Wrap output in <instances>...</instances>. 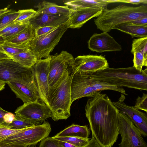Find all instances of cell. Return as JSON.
I'll list each match as a JSON object with an SVG mask.
<instances>
[{
	"instance_id": "cell-1",
	"label": "cell",
	"mask_w": 147,
	"mask_h": 147,
	"mask_svg": "<svg viewBox=\"0 0 147 147\" xmlns=\"http://www.w3.org/2000/svg\"><path fill=\"white\" fill-rule=\"evenodd\" d=\"M99 91L87 100L86 116L92 136L101 147H112L119 133V112L111 100Z\"/></svg>"
},
{
	"instance_id": "cell-2",
	"label": "cell",
	"mask_w": 147,
	"mask_h": 147,
	"mask_svg": "<svg viewBox=\"0 0 147 147\" xmlns=\"http://www.w3.org/2000/svg\"><path fill=\"white\" fill-rule=\"evenodd\" d=\"M93 79L118 87L147 90V68L140 72L134 66L125 68L108 67L89 73Z\"/></svg>"
},
{
	"instance_id": "cell-3",
	"label": "cell",
	"mask_w": 147,
	"mask_h": 147,
	"mask_svg": "<svg viewBox=\"0 0 147 147\" xmlns=\"http://www.w3.org/2000/svg\"><path fill=\"white\" fill-rule=\"evenodd\" d=\"M74 73L72 65L66 69L54 87L49 90V107L51 118L55 121L66 119L71 115V86Z\"/></svg>"
},
{
	"instance_id": "cell-4",
	"label": "cell",
	"mask_w": 147,
	"mask_h": 147,
	"mask_svg": "<svg viewBox=\"0 0 147 147\" xmlns=\"http://www.w3.org/2000/svg\"><path fill=\"white\" fill-rule=\"evenodd\" d=\"M145 17H147V5L133 7L121 4L102 11L94 22L97 28L107 32L115 26Z\"/></svg>"
},
{
	"instance_id": "cell-5",
	"label": "cell",
	"mask_w": 147,
	"mask_h": 147,
	"mask_svg": "<svg viewBox=\"0 0 147 147\" xmlns=\"http://www.w3.org/2000/svg\"><path fill=\"white\" fill-rule=\"evenodd\" d=\"M68 28L67 23L39 37H34L30 43L29 49L35 54L38 60L50 56V53L58 44Z\"/></svg>"
},
{
	"instance_id": "cell-6",
	"label": "cell",
	"mask_w": 147,
	"mask_h": 147,
	"mask_svg": "<svg viewBox=\"0 0 147 147\" xmlns=\"http://www.w3.org/2000/svg\"><path fill=\"white\" fill-rule=\"evenodd\" d=\"M51 131L50 124L48 121H45L42 124L25 128L1 142L5 143L18 144L27 146H32L48 137Z\"/></svg>"
},
{
	"instance_id": "cell-7",
	"label": "cell",
	"mask_w": 147,
	"mask_h": 147,
	"mask_svg": "<svg viewBox=\"0 0 147 147\" xmlns=\"http://www.w3.org/2000/svg\"><path fill=\"white\" fill-rule=\"evenodd\" d=\"M0 80L6 83H25L33 80L32 68L24 67L11 59L0 60Z\"/></svg>"
},
{
	"instance_id": "cell-8",
	"label": "cell",
	"mask_w": 147,
	"mask_h": 147,
	"mask_svg": "<svg viewBox=\"0 0 147 147\" xmlns=\"http://www.w3.org/2000/svg\"><path fill=\"white\" fill-rule=\"evenodd\" d=\"M119 133L121 141L119 147H147L139 130L125 114L119 112Z\"/></svg>"
},
{
	"instance_id": "cell-9",
	"label": "cell",
	"mask_w": 147,
	"mask_h": 147,
	"mask_svg": "<svg viewBox=\"0 0 147 147\" xmlns=\"http://www.w3.org/2000/svg\"><path fill=\"white\" fill-rule=\"evenodd\" d=\"M50 56L38 60L32 67L33 80L40 100L49 107L48 98L49 90L48 77Z\"/></svg>"
},
{
	"instance_id": "cell-10",
	"label": "cell",
	"mask_w": 147,
	"mask_h": 147,
	"mask_svg": "<svg viewBox=\"0 0 147 147\" xmlns=\"http://www.w3.org/2000/svg\"><path fill=\"white\" fill-rule=\"evenodd\" d=\"M74 59L71 54L64 51L59 54L57 53L50 56L48 77L49 90L54 87L66 69L73 65Z\"/></svg>"
},
{
	"instance_id": "cell-11",
	"label": "cell",
	"mask_w": 147,
	"mask_h": 147,
	"mask_svg": "<svg viewBox=\"0 0 147 147\" xmlns=\"http://www.w3.org/2000/svg\"><path fill=\"white\" fill-rule=\"evenodd\" d=\"M15 113L38 124L52 116L50 109L47 105L37 101L24 103Z\"/></svg>"
},
{
	"instance_id": "cell-12",
	"label": "cell",
	"mask_w": 147,
	"mask_h": 147,
	"mask_svg": "<svg viewBox=\"0 0 147 147\" xmlns=\"http://www.w3.org/2000/svg\"><path fill=\"white\" fill-rule=\"evenodd\" d=\"M73 67L76 72L93 73L109 67L107 60L101 55H80L74 58Z\"/></svg>"
},
{
	"instance_id": "cell-13",
	"label": "cell",
	"mask_w": 147,
	"mask_h": 147,
	"mask_svg": "<svg viewBox=\"0 0 147 147\" xmlns=\"http://www.w3.org/2000/svg\"><path fill=\"white\" fill-rule=\"evenodd\" d=\"M98 92L95 91L92 88L89 73L80 72L74 73L71 86V104L78 99L92 96Z\"/></svg>"
},
{
	"instance_id": "cell-14",
	"label": "cell",
	"mask_w": 147,
	"mask_h": 147,
	"mask_svg": "<svg viewBox=\"0 0 147 147\" xmlns=\"http://www.w3.org/2000/svg\"><path fill=\"white\" fill-rule=\"evenodd\" d=\"M88 47L93 51L99 53L120 51L121 46L107 32L94 34L88 42Z\"/></svg>"
},
{
	"instance_id": "cell-15",
	"label": "cell",
	"mask_w": 147,
	"mask_h": 147,
	"mask_svg": "<svg viewBox=\"0 0 147 147\" xmlns=\"http://www.w3.org/2000/svg\"><path fill=\"white\" fill-rule=\"evenodd\" d=\"M119 112L126 115L139 130L142 136H147V115L120 101L113 102Z\"/></svg>"
},
{
	"instance_id": "cell-16",
	"label": "cell",
	"mask_w": 147,
	"mask_h": 147,
	"mask_svg": "<svg viewBox=\"0 0 147 147\" xmlns=\"http://www.w3.org/2000/svg\"><path fill=\"white\" fill-rule=\"evenodd\" d=\"M73 10L67 22L68 28H79L88 20L97 17L102 12V9L96 6Z\"/></svg>"
},
{
	"instance_id": "cell-17",
	"label": "cell",
	"mask_w": 147,
	"mask_h": 147,
	"mask_svg": "<svg viewBox=\"0 0 147 147\" xmlns=\"http://www.w3.org/2000/svg\"><path fill=\"white\" fill-rule=\"evenodd\" d=\"M7 84L17 98L21 99L24 103L38 102L40 99L33 80L22 84L16 82H7Z\"/></svg>"
},
{
	"instance_id": "cell-18",
	"label": "cell",
	"mask_w": 147,
	"mask_h": 147,
	"mask_svg": "<svg viewBox=\"0 0 147 147\" xmlns=\"http://www.w3.org/2000/svg\"><path fill=\"white\" fill-rule=\"evenodd\" d=\"M70 14L50 15L36 13L30 20V24L34 30L44 26L57 27L67 23Z\"/></svg>"
},
{
	"instance_id": "cell-19",
	"label": "cell",
	"mask_w": 147,
	"mask_h": 147,
	"mask_svg": "<svg viewBox=\"0 0 147 147\" xmlns=\"http://www.w3.org/2000/svg\"><path fill=\"white\" fill-rule=\"evenodd\" d=\"M37 13L50 15H67L70 14L73 10L66 6H61L46 1L40 2L36 5Z\"/></svg>"
},
{
	"instance_id": "cell-20",
	"label": "cell",
	"mask_w": 147,
	"mask_h": 147,
	"mask_svg": "<svg viewBox=\"0 0 147 147\" xmlns=\"http://www.w3.org/2000/svg\"><path fill=\"white\" fill-rule=\"evenodd\" d=\"M90 134V129L86 125L73 124L58 133L54 137H74L88 139Z\"/></svg>"
},
{
	"instance_id": "cell-21",
	"label": "cell",
	"mask_w": 147,
	"mask_h": 147,
	"mask_svg": "<svg viewBox=\"0 0 147 147\" xmlns=\"http://www.w3.org/2000/svg\"><path fill=\"white\" fill-rule=\"evenodd\" d=\"M130 35L132 38L147 37V26L134 24L129 22L115 26L113 28Z\"/></svg>"
},
{
	"instance_id": "cell-22",
	"label": "cell",
	"mask_w": 147,
	"mask_h": 147,
	"mask_svg": "<svg viewBox=\"0 0 147 147\" xmlns=\"http://www.w3.org/2000/svg\"><path fill=\"white\" fill-rule=\"evenodd\" d=\"M64 4L72 9L96 6L103 11L107 9V7L109 3L107 0H74L65 1Z\"/></svg>"
},
{
	"instance_id": "cell-23",
	"label": "cell",
	"mask_w": 147,
	"mask_h": 147,
	"mask_svg": "<svg viewBox=\"0 0 147 147\" xmlns=\"http://www.w3.org/2000/svg\"><path fill=\"white\" fill-rule=\"evenodd\" d=\"M10 58L21 65L28 68H32L38 60L35 54L29 48Z\"/></svg>"
},
{
	"instance_id": "cell-24",
	"label": "cell",
	"mask_w": 147,
	"mask_h": 147,
	"mask_svg": "<svg viewBox=\"0 0 147 147\" xmlns=\"http://www.w3.org/2000/svg\"><path fill=\"white\" fill-rule=\"evenodd\" d=\"M34 37V30L30 24L27 28L16 36L7 40L3 41L13 44L30 45Z\"/></svg>"
},
{
	"instance_id": "cell-25",
	"label": "cell",
	"mask_w": 147,
	"mask_h": 147,
	"mask_svg": "<svg viewBox=\"0 0 147 147\" xmlns=\"http://www.w3.org/2000/svg\"><path fill=\"white\" fill-rule=\"evenodd\" d=\"M89 75L90 78L91 86L95 91L98 92L105 90H110L119 92L124 95H128L123 88L118 87L104 82L93 79L91 78L90 74Z\"/></svg>"
},
{
	"instance_id": "cell-26",
	"label": "cell",
	"mask_w": 147,
	"mask_h": 147,
	"mask_svg": "<svg viewBox=\"0 0 147 147\" xmlns=\"http://www.w3.org/2000/svg\"><path fill=\"white\" fill-rule=\"evenodd\" d=\"M38 124L18 114H16L15 118L10 124L5 126L13 129H21L30 127Z\"/></svg>"
},
{
	"instance_id": "cell-27",
	"label": "cell",
	"mask_w": 147,
	"mask_h": 147,
	"mask_svg": "<svg viewBox=\"0 0 147 147\" xmlns=\"http://www.w3.org/2000/svg\"><path fill=\"white\" fill-rule=\"evenodd\" d=\"M2 47L6 54L10 57L12 56L19 54L29 49L30 45L15 44L4 41Z\"/></svg>"
},
{
	"instance_id": "cell-28",
	"label": "cell",
	"mask_w": 147,
	"mask_h": 147,
	"mask_svg": "<svg viewBox=\"0 0 147 147\" xmlns=\"http://www.w3.org/2000/svg\"><path fill=\"white\" fill-rule=\"evenodd\" d=\"M131 52L133 54L139 52L147 58V37L134 39L132 41Z\"/></svg>"
},
{
	"instance_id": "cell-29",
	"label": "cell",
	"mask_w": 147,
	"mask_h": 147,
	"mask_svg": "<svg viewBox=\"0 0 147 147\" xmlns=\"http://www.w3.org/2000/svg\"><path fill=\"white\" fill-rule=\"evenodd\" d=\"M18 15L13 22L16 24H30L29 21L37 13L32 9L19 10Z\"/></svg>"
},
{
	"instance_id": "cell-30",
	"label": "cell",
	"mask_w": 147,
	"mask_h": 147,
	"mask_svg": "<svg viewBox=\"0 0 147 147\" xmlns=\"http://www.w3.org/2000/svg\"><path fill=\"white\" fill-rule=\"evenodd\" d=\"M52 137L56 140L70 144L76 147H82L87 144L90 140L74 137Z\"/></svg>"
},
{
	"instance_id": "cell-31",
	"label": "cell",
	"mask_w": 147,
	"mask_h": 147,
	"mask_svg": "<svg viewBox=\"0 0 147 147\" xmlns=\"http://www.w3.org/2000/svg\"><path fill=\"white\" fill-rule=\"evenodd\" d=\"M30 24H17L9 32L2 36L1 37L5 41L16 36L27 28Z\"/></svg>"
},
{
	"instance_id": "cell-32",
	"label": "cell",
	"mask_w": 147,
	"mask_h": 147,
	"mask_svg": "<svg viewBox=\"0 0 147 147\" xmlns=\"http://www.w3.org/2000/svg\"><path fill=\"white\" fill-rule=\"evenodd\" d=\"M18 14V11H11L4 15L0 19V31L13 23Z\"/></svg>"
},
{
	"instance_id": "cell-33",
	"label": "cell",
	"mask_w": 147,
	"mask_h": 147,
	"mask_svg": "<svg viewBox=\"0 0 147 147\" xmlns=\"http://www.w3.org/2000/svg\"><path fill=\"white\" fill-rule=\"evenodd\" d=\"M133 66L140 72L141 71L143 66H147V58L139 52L134 53L133 54Z\"/></svg>"
},
{
	"instance_id": "cell-34",
	"label": "cell",
	"mask_w": 147,
	"mask_h": 147,
	"mask_svg": "<svg viewBox=\"0 0 147 147\" xmlns=\"http://www.w3.org/2000/svg\"><path fill=\"white\" fill-rule=\"evenodd\" d=\"M25 129H13L5 126L0 125V142L2 141L11 136L22 131Z\"/></svg>"
},
{
	"instance_id": "cell-35",
	"label": "cell",
	"mask_w": 147,
	"mask_h": 147,
	"mask_svg": "<svg viewBox=\"0 0 147 147\" xmlns=\"http://www.w3.org/2000/svg\"><path fill=\"white\" fill-rule=\"evenodd\" d=\"M134 107L138 110L147 112V94L143 93L142 97L138 96L136 99Z\"/></svg>"
},
{
	"instance_id": "cell-36",
	"label": "cell",
	"mask_w": 147,
	"mask_h": 147,
	"mask_svg": "<svg viewBox=\"0 0 147 147\" xmlns=\"http://www.w3.org/2000/svg\"><path fill=\"white\" fill-rule=\"evenodd\" d=\"M39 147H61L52 137H47L41 141Z\"/></svg>"
},
{
	"instance_id": "cell-37",
	"label": "cell",
	"mask_w": 147,
	"mask_h": 147,
	"mask_svg": "<svg viewBox=\"0 0 147 147\" xmlns=\"http://www.w3.org/2000/svg\"><path fill=\"white\" fill-rule=\"evenodd\" d=\"M56 28V27L47 26L36 28L34 30L35 37H39L45 34Z\"/></svg>"
},
{
	"instance_id": "cell-38",
	"label": "cell",
	"mask_w": 147,
	"mask_h": 147,
	"mask_svg": "<svg viewBox=\"0 0 147 147\" xmlns=\"http://www.w3.org/2000/svg\"><path fill=\"white\" fill-rule=\"evenodd\" d=\"M107 1L109 4L113 3H127L137 5L140 3L145 4H147V0H107Z\"/></svg>"
},
{
	"instance_id": "cell-39",
	"label": "cell",
	"mask_w": 147,
	"mask_h": 147,
	"mask_svg": "<svg viewBox=\"0 0 147 147\" xmlns=\"http://www.w3.org/2000/svg\"><path fill=\"white\" fill-rule=\"evenodd\" d=\"M15 115L8 112L4 116L3 119L5 122L7 124L11 123L14 120L15 117Z\"/></svg>"
},
{
	"instance_id": "cell-40",
	"label": "cell",
	"mask_w": 147,
	"mask_h": 147,
	"mask_svg": "<svg viewBox=\"0 0 147 147\" xmlns=\"http://www.w3.org/2000/svg\"><path fill=\"white\" fill-rule=\"evenodd\" d=\"M82 147H101L92 136L88 142Z\"/></svg>"
},
{
	"instance_id": "cell-41",
	"label": "cell",
	"mask_w": 147,
	"mask_h": 147,
	"mask_svg": "<svg viewBox=\"0 0 147 147\" xmlns=\"http://www.w3.org/2000/svg\"><path fill=\"white\" fill-rule=\"evenodd\" d=\"M17 24L13 22L4 28L0 31V37L4 35L9 32L15 27Z\"/></svg>"
},
{
	"instance_id": "cell-42",
	"label": "cell",
	"mask_w": 147,
	"mask_h": 147,
	"mask_svg": "<svg viewBox=\"0 0 147 147\" xmlns=\"http://www.w3.org/2000/svg\"><path fill=\"white\" fill-rule=\"evenodd\" d=\"M129 22L134 24L138 25L147 26V17L144 18Z\"/></svg>"
},
{
	"instance_id": "cell-43",
	"label": "cell",
	"mask_w": 147,
	"mask_h": 147,
	"mask_svg": "<svg viewBox=\"0 0 147 147\" xmlns=\"http://www.w3.org/2000/svg\"><path fill=\"white\" fill-rule=\"evenodd\" d=\"M27 146L16 144L5 143L0 142V147H27Z\"/></svg>"
},
{
	"instance_id": "cell-44",
	"label": "cell",
	"mask_w": 147,
	"mask_h": 147,
	"mask_svg": "<svg viewBox=\"0 0 147 147\" xmlns=\"http://www.w3.org/2000/svg\"><path fill=\"white\" fill-rule=\"evenodd\" d=\"M8 112L0 107V125L5 126L7 124L4 121L3 117L5 114Z\"/></svg>"
},
{
	"instance_id": "cell-45",
	"label": "cell",
	"mask_w": 147,
	"mask_h": 147,
	"mask_svg": "<svg viewBox=\"0 0 147 147\" xmlns=\"http://www.w3.org/2000/svg\"><path fill=\"white\" fill-rule=\"evenodd\" d=\"M55 139L61 147H76L68 143Z\"/></svg>"
},
{
	"instance_id": "cell-46",
	"label": "cell",
	"mask_w": 147,
	"mask_h": 147,
	"mask_svg": "<svg viewBox=\"0 0 147 147\" xmlns=\"http://www.w3.org/2000/svg\"><path fill=\"white\" fill-rule=\"evenodd\" d=\"M9 5L2 9H0V17H2L5 14L10 12L12 11L11 9H9Z\"/></svg>"
},
{
	"instance_id": "cell-47",
	"label": "cell",
	"mask_w": 147,
	"mask_h": 147,
	"mask_svg": "<svg viewBox=\"0 0 147 147\" xmlns=\"http://www.w3.org/2000/svg\"><path fill=\"white\" fill-rule=\"evenodd\" d=\"M8 59H11L9 56L6 54L0 53V60Z\"/></svg>"
},
{
	"instance_id": "cell-48",
	"label": "cell",
	"mask_w": 147,
	"mask_h": 147,
	"mask_svg": "<svg viewBox=\"0 0 147 147\" xmlns=\"http://www.w3.org/2000/svg\"><path fill=\"white\" fill-rule=\"evenodd\" d=\"M4 41L3 40H0V53L6 54L2 48V46L4 43Z\"/></svg>"
},
{
	"instance_id": "cell-49",
	"label": "cell",
	"mask_w": 147,
	"mask_h": 147,
	"mask_svg": "<svg viewBox=\"0 0 147 147\" xmlns=\"http://www.w3.org/2000/svg\"><path fill=\"white\" fill-rule=\"evenodd\" d=\"M5 83H3L0 84V91L3 90L4 88L5 85Z\"/></svg>"
},
{
	"instance_id": "cell-50",
	"label": "cell",
	"mask_w": 147,
	"mask_h": 147,
	"mask_svg": "<svg viewBox=\"0 0 147 147\" xmlns=\"http://www.w3.org/2000/svg\"><path fill=\"white\" fill-rule=\"evenodd\" d=\"M3 83H4L3 82L0 80V84Z\"/></svg>"
},
{
	"instance_id": "cell-51",
	"label": "cell",
	"mask_w": 147,
	"mask_h": 147,
	"mask_svg": "<svg viewBox=\"0 0 147 147\" xmlns=\"http://www.w3.org/2000/svg\"><path fill=\"white\" fill-rule=\"evenodd\" d=\"M27 147H34L32 146H28Z\"/></svg>"
},
{
	"instance_id": "cell-52",
	"label": "cell",
	"mask_w": 147,
	"mask_h": 147,
	"mask_svg": "<svg viewBox=\"0 0 147 147\" xmlns=\"http://www.w3.org/2000/svg\"><path fill=\"white\" fill-rule=\"evenodd\" d=\"M2 17H0V19H1V18Z\"/></svg>"
}]
</instances>
